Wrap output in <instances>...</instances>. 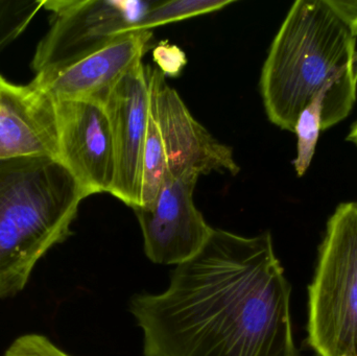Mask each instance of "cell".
I'll return each mask as SVG.
<instances>
[{"label":"cell","instance_id":"obj_19","mask_svg":"<svg viewBox=\"0 0 357 356\" xmlns=\"http://www.w3.org/2000/svg\"><path fill=\"white\" fill-rule=\"evenodd\" d=\"M356 207H357V202H356Z\"/></svg>","mask_w":357,"mask_h":356},{"label":"cell","instance_id":"obj_8","mask_svg":"<svg viewBox=\"0 0 357 356\" xmlns=\"http://www.w3.org/2000/svg\"><path fill=\"white\" fill-rule=\"evenodd\" d=\"M112 129L115 179L110 194L135 209L142 206V157L151 109L150 66L136 65L104 100Z\"/></svg>","mask_w":357,"mask_h":356},{"label":"cell","instance_id":"obj_15","mask_svg":"<svg viewBox=\"0 0 357 356\" xmlns=\"http://www.w3.org/2000/svg\"><path fill=\"white\" fill-rule=\"evenodd\" d=\"M3 356H71L54 345L47 336L27 334L17 338Z\"/></svg>","mask_w":357,"mask_h":356},{"label":"cell","instance_id":"obj_9","mask_svg":"<svg viewBox=\"0 0 357 356\" xmlns=\"http://www.w3.org/2000/svg\"><path fill=\"white\" fill-rule=\"evenodd\" d=\"M151 108L158 125L172 178L193 171L239 173L232 148L216 140L189 112L159 69L150 68Z\"/></svg>","mask_w":357,"mask_h":356},{"label":"cell","instance_id":"obj_6","mask_svg":"<svg viewBox=\"0 0 357 356\" xmlns=\"http://www.w3.org/2000/svg\"><path fill=\"white\" fill-rule=\"evenodd\" d=\"M199 175L193 171L167 177L148 207L134 209L144 235V253L157 265H178L203 248L213 228L193 202Z\"/></svg>","mask_w":357,"mask_h":356},{"label":"cell","instance_id":"obj_18","mask_svg":"<svg viewBox=\"0 0 357 356\" xmlns=\"http://www.w3.org/2000/svg\"><path fill=\"white\" fill-rule=\"evenodd\" d=\"M347 140L357 146V121L352 125L351 130L348 134Z\"/></svg>","mask_w":357,"mask_h":356},{"label":"cell","instance_id":"obj_17","mask_svg":"<svg viewBox=\"0 0 357 356\" xmlns=\"http://www.w3.org/2000/svg\"><path fill=\"white\" fill-rule=\"evenodd\" d=\"M333 10L357 36V0H328Z\"/></svg>","mask_w":357,"mask_h":356},{"label":"cell","instance_id":"obj_12","mask_svg":"<svg viewBox=\"0 0 357 356\" xmlns=\"http://www.w3.org/2000/svg\"><path fill=\"white\" fill-rule=\"evenodd\" d=\"M169 176V165H167L165 144H163L154 113L151 108L146 146H144V157H142V206L140 207H148L154 203Z\"/></svg>","mask_w":357,"mask_h":356},{"label":"cell","instance_id":"obj_5","mask_svg":"<svg viewBox=\"0 0 357 356\" xmlns=\"http://www.w3.org/2000/svg\"><path fill=\"white\" fill-rule=\"evenodd\" d=\"M155 1L50 0L42 2L54 14L48 33L36 48V72L64 64L104 47L139 22Z\"/></svg>","mask_w":357,"mask_h":356},{"label":"cell","instance_id":"obj_10","mask_svg":"<svg viewBox=\"0 0 357 356\" xmlns=\"http://www.w3.org/2000/svg\"><path fill=\"white\" fill-rule=\"evenodd\" d=\"M152 31H130L104 47L39 71L31 83L54 100H100L136 65L150 47Z\"/></svg>","mask_w":357,"mask_h":356},{"label":"cell","instance_id":"obj_1","mask_svg":"<svg viewBox=\"0 0 357 356\" xmlns=\"http://www.w3.org/2000/svg\"><path fill=\"white\" fill-rule=\"evenodd\" d=\"M291 293L268 232L213 229L165 292L135 295L129 309L144 356H300Z\"/></svg>","mask_w":357,"mask_h":356},{"label":"cell","instance_id":"obj_16","mask_svg":"<svg viewBox=\"0 0 357 356\" xmlns=\"http://www.w3.org/2000/svg\"><path fill=\"white\" fill-rule=\"evenodd\" d=\"M153 58L159 70L169 77H178L187 64L186 54L178 46L161 41L153 50Z\"/></svg>","mask_w":357,"mask_h":356},{"label":"cell","instance_id":"obj_14","mask_svg":"<svg viewBox=\"0 0 357 356\" xmlns=\"http://www.w3.org/2000/svg\"><path fill=\"white\" fill-rule=\"evenodd\" d=\"M325 94L317 96L298 117L294 133L297 135V157L294 160L298 177L310 169L322 131V107Z\"/></svg>","mask_w":357,"mask_h":356},{"label":"cell","instance_id":"obj_13","mask_svg":"<svg viewBox=\"0 0 357 356\" xmlns=\"http://www.w3.org/2000/svg\"><path fill=\"white\" fill-rule=\"evenodd\" d=\"M233 0H169L155 1L130 31H151L155 27L177 22L184 19L201 16L222 10L233 3Z\"/></svg>","mask_w":357,"mask_h":356},{"label":"cell","instance_id":"obj_3","mask_svg":"<svg viewBox=\"0 0 357 356\" xmlns=\"http://www.w3.org/2000/svg\"><path fill=\"white\" fill-rule=\"evenodd\" d=\"M86 198L56 159H0V300L22 292L37 263L73 234Z\"/></svg>","mask_w":357,"mask_h":356},{"label":"cell","instance_id":"obj_11","mask_svg":"<svg viewBox=\"0 0 357 356\" xmlns=\"http://www.w3.org/2000/svg\"><path fill=\"white\" fill-rule=\"evenodd\" d=\"M50 157L59 161L56 100L29 83L0 75V159Z\"/></svg>","mask_w":357,"mask_h":356},{"label":"cell","instance_id":"obj_4","mask_svg":"<svg viewBox=\"0 0 357 356\" xmlns=\"http://www.w3.org/2000/svg\"><path fill=\"white\" fill-rule=\"evenodd\" d=\"M308 338L318 356H357V207L342 203L327 223L308 290Z\"/></svg>","mask_w":357,"mask_h":356},{"label":"cell","instance_id":"obj_7","mask_svg":"<svg viewBox=\"0 0 357 356\" xmlns=\"http://www.w3.org/2000/svg\"><path fill=\"white\" fill-rule=\"evenodd\" d=\"M59 161L86 196L109 192L115 179L112 129L100 100H56Z\"/></svg>","mask_w":357,"mask_h":356},{"label":"cell","instance_id":"obj_2","mask_svg":"<svg viewBox=\"0 0 357 356\" xmlns=\"http://www.w3.org/2000/svg\"><path fill=\"white\" fill-rule=\"evenodd\" d=\"M357 36L328 0H298L277 33L260 77L271 123L294 132L302 111L320 94L322 131L351 112L356 100Z\"/></svg>","mask_w":357,"mask_h":356}]
</instances>
